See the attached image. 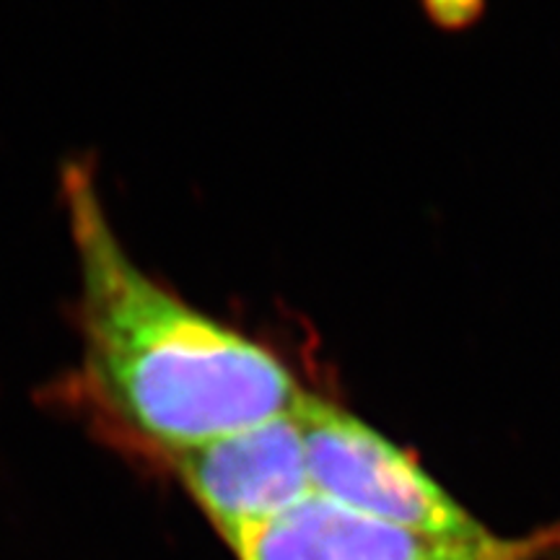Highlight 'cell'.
Masks as SVG:
<instances>
[{
  "label": "cell",
  "instance_id": "obj_1",
  "mask_svg": "<svg viewBox=\"0 0 560 560\" xmlns=\"http://www.w3.org/2000/svg\"><path fill=\"white\" fill-rule=\"evenodd\" d=\"M96 395L138 439L177 457L293 416L306 392L283 361L161 289L112 231L89 172H66Z\"/></svg>",
  "mask_w": 560,
  "mask_h": 560
},
{
  "label": "cell",
  "instance_id": "obj_2",
  "mask_svg": "<svg viewBox=\"0 0 560 560\" xmlns=\"http://www.w3.org/2000/svg\"><path fill=\"white\" fill-rule=\"evenodd\" d=\"M296 420L312 493L441 540L486 542L495 537L410 454L338 405L306 395Z\"/></svg>",
  "mask_w": 560,
  "mask_h": 560
},
{
  "label": "cell",
  "instance_id": "obj_3",
  "mask_svg": "<svg viewBox=\"0 0 560 560\" xmlns=\"http://www.w3.org/2000/svg\"><path fill=\"white\" fill-rule=\"evenodd\" d=\"M231 550L240 560H548L560 556V527L486 542L441 540L312 493Z\"/></svg>",
  "mask_w": 560,
  "mask_h": 560
},
{
  "label": "cell",
  "instance_id": "obj_4",
  "mask_svg": "<svg viewBox=\"0 0 560 560\" xmlns=\"http://www.w3.org/2000/svg\"><path fill=\"white\" fill-rule=\"evenodd\" d=\"M174 465L229 548L312 495L296 412L182 452Z\"/></svg>",
  "mask_w": 560,
  "mask_h": 560
}]
</instances>
